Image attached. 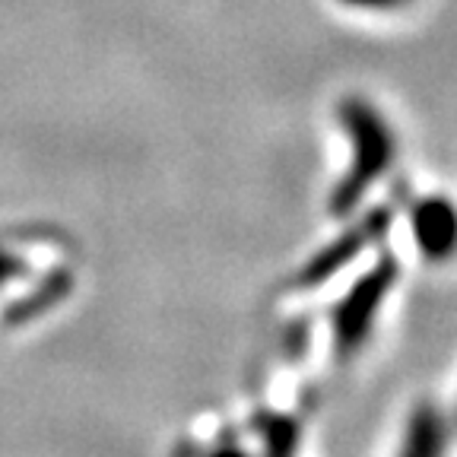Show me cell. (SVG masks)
<instances>
[{"label":"cell","instance_id":"1","mask_svg":"<svg viewBox=\"0 0 457 457\" xmlns=\"http://www.w3.org/2000/svg\"><path fill=\"white\" fill-rule=\"evenodd\" d=\"M340 121L353 143V162L346 169V175H343V181L330 194V213L346 216L350 210H356L365 191L391 169L397 143H394L385 114L362 96H346L343 99Z\"/></svg>","mask_w":457,"mask_h":457},{"label":"cell","instance_id":"2","mask_svg":"<svg viewBox=\"0 0 457 457\" xmlns=\"http://www.w3.org/2000/svg\"><path fill=\"white\" fill-rule=\"evenodd\" d=\"M400 270L394 257H381L378 264H371L356 283L340 295L334 314H330V328H334V346L337 356L350 359L353 353L362 350V343L371 337L375 318L381 305L391 295Z\"/></svg>","mask_w":457,"mask_h":457},{"label":"cell","instance_id":"3","mask_svg":"<svg viewBox=\"0 0 457 457\" xmlns=\"http://www.w3.org/2000/svg\"><path fill=\"white\" fill-rule=\"evenodd\" d=\"M391 228V213L387 210H371L359 226L346 228L340 238H334L330 245H324L318 254L302 267L299 283L302 286H321L328 283L334 273H340L343 267L356 261L362 251H369L371 245H378L385 238V232Z\"/></svg>","mask_w":457,"mask_h":457},{"label":"cell","instance_id":"4","mask_svg":"<svg viewBox=\"0 0 457 457\" xmlns=\"http://www.w3.org/2000/svg\"><path fill=\"white\" fill-rule=\"evenodd\" d=\"M416 248L426 261L442 264L457 254V207L442 194L420 197L410 210Z\"/></svg>","mask_w":457,"mask_h":457},{"label":"cell","instance_id":"5","mask_svg":"<svg viewBox=\"0 0 457 457\" xmlns=\"http://www.w3.org/2000/svg\"><path fill=\"white\" fill-rule=\"evenodd\" d=\"M445 448V426L432 407L422 403L407 422V438H403V451L407 454H438Z\"/></svg>","mask_w":457,"mask_h":457},{"label":"cell","instance_id":"6","mask_svg":"<svg viewBox=\"0 0 457 457\" xmlns=\"http://www.w3.org/2000/svg\"><path fill=\"white\" fill-rule=\"evenodd\" d=\"M343 7H356V10H400V7H407L410 0H340Z\"/></svg>","mask_w":457,"mask_h":457}]
</instances>
